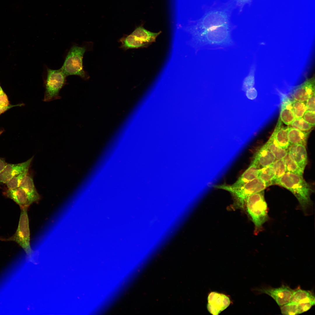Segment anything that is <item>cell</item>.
<instances>
[{"label": "cell", "instance_id": "obj_6", "mask_svg": "<svg viewBox=\"0 0 315 315\" xmlns=\"http://www.w3.org/2000/svg\"><path fill=\"white\" fill-rule=\"evenodd\" d=\"M245 206L254 225L255 232H257L268 219L267 205L265 199L264 191L248 197L246 200Z\"/></svg>", "mask_w": 315, "mask_h": 315}, {"label": "cell", "instance_id": "obj_22", "mask_svg": "<svg viewBox=\"0 0 315 315\" xmlns=\"http://www.w3.org/2000/svg\"><path fill=\"white\" fill-rule=\"evenodd\" d=\"M264 145L272 153L276 159H283L288 153L287 150L280 147L272 135Z\"/></svg>", "mask_w": 315, "mask_h": 315}, {"label": "cell", "instance_id": "obj_35", "mask_svg": "<svg viewBox=\"0 0 315 315\" xmlns=\"http://www.w3.org/2000/svg\"><path fill=\"white\" fill-rule=\"evenodd\" d=\"M251 0H235L236 6L239 7L240 11L242 10L244 6Z\"/></svg>", "mask_w": 315, "mask_h": 315}, {"label": "cell", "instance_id": "obj_31", "mask_svg": "<svg viewBox=\"0 0 315 315\" xmlns=\"http://www.w3.org/2000/svg\"><path fill=\"white\" fill-rule=\"evenodd\" d=\"M17 106L12 105L10 104L8 97L0 85V106L13 107Z\"/></svg>", "mask_w": 315, "mask_h": 315}, {"label": "cell", "instance_id": "obj_16", "mask_svg": "<svg viewBox=\"0 0 315 315\" xmlns=\"http://www.w3.org/2000/svg\"><path fill=\"white\" fill-rule=\"evenodd\" d=\"M255 159L248 168L233 184L230 185L232 187L241 186L258 177L260 168Z\"/></svg>", "mask_w": 315, "mask_h": 315}, {"label": "cell", "instance_id": "obj_37", "mask_svg": "<svg viewBox=\"0 0 315 315\" xmlns=\"http://www.w3.org/2000/svg\"><path fill=\"white\" fill-rule=\"evenodd\" d=\"M10 108V107H0V115Z\"/></svg>", "mask_w": 315, "mask_h": 315}, {"label": "cell", "instance_id": "obj_38", "mask_svg": "<svg viewBox=\"0 0 315 315\" xmlns=\"http://www.w3.org/2000/svg\"><path fill=\"white\" fill-rule=\"evenodd\" d=\"M1 133L0 132V134Z\"/></svg>", "mask_w": 315, "mask_h": 315}, {"label": "cell", "instance_id": "obj_21", "mask_svg": "<svg viewBox=\"0 0 315 315\" xmlns=\"http://www.w3.org/2000/svg\"><path fill=\"white\" fill-rule=\"evenodd\" d=\"M290 302L296 303L315 302V297L311 291L303 290L298 287L293 290Z\"/></svg>", "mask_w": 315, "mask_h": 315}, {"label": "cell", "instance_id": "obj_19", "mask_svg": "<svg viewBox=\"0 0 315 315\" xmlns=\"http://www.w3.org/2000/svg\"><path fill=\"white\" fill-rule=\"evenodd\" d=\"M310 131L305 132L288 126V135L290 145L301 144L306 146Z\"/></svg>", "mask_w": 315, "mask_h": 315}, {"label": "cell", "instance_id": "obj_4", "mask_svg": "<svg viewBox=\"0 0 315 315\" xmlns=\"http://www.w3.org/2000/svg\"><path fill=\"white\" fill-rule=\"evenodd\" d=\"M42 76L45 89L43 101L49 102L61 98L59 92L67 83V76L61 68L52 69L45 65Z\"/></svg>", "mask_w": 315, "mask_h": 315}, {"label": "cell", "instance_id": "obj_1", "mask_svg": "<svg viewBox=\"0 0 315 315\" xmlns=\"http://www.w3.org/2000/svg\"><path fill=\"white\" fill-rule=\"evenodd\" d=\"M236 6L235 0H232L220 6L206 11L200 19L188 27L190 35L200 34L213 28L230 22L232 13Z\"/></svg>", "mask_w": 315, "mask_h": 315}, {"label": "cell", "instance_id": "obj_17", "mask_svg": "<svg viewBox=\"0 0 315 315\" xmlns=\"http://www.w3.org/2000/svg\"><path fill=\"white\" fill-rule=\"evenodd\" d=\"M282 122L279 117L274 130L271 135L280 147L287 150L290 145L288 135V126L284 127L283 126Z\"/></svg>", "mask_w": 315, "mask_h": 315}, {"label": "cell", "instance_id": "obj_12", "mask_svg": "<svg viewBox=\"0 0 315 315\" xmlns=\"http://www.w3.org/2000/svg\"><path fill=\"white\" fill-rule=\"evenodd\" d=\"M3 194L15 202L20 208H28L32 204L38 201L20 187L14 189H7L3 192Z\"/></svg>", "mask_w": 315, "mask_h": 315}, {"label": "cell", "instance_id": "obj_13", "mask_svg": "<svg viewBox=\"0 0 315 315\" xmlns=\"http://www.w3.org/2000/svg\"><path fill=\"white\" fill-rule=\"evenodd\" d=\"M315 93V79L314 76L307 79L301 84L295 87L292 92L294 100L306 102Z\"/></svg>", "mask_w": 315, "mask_h": 315}, {"label": "cell", "instance_id": "obj_10", "mask_svg": "<svg viewBox=\"0 0 315 315\" xmlns=\"http://www.w3.org/2000/svg\"><path fill=\"white\" fill-rule=\"evenodd\" d=\"M207 300V309L213 315H218L227 308L230 303L228 297L215 292H211L209 294Z\"/></svg>", "mask_w": 315, "mask_h": 315}, {"label": "cell", "instance_id": "obj_15", "mask_svg": "<svg viewBox=\"0 0 315 315\" xmlns=\"http://www.w3.org/2000/svg\"><path fill=\"white\" fill-rule=\"evenodd\" d=\"M280 118L286 125H289L295 119L292 109V102L285 94H281Z\"/></svg>", "mask_w": 315, "mask_h": 315}, {"label": "cell", "instance_id": "obj_5", "mask_svg": "<svg viewBox=\"0 0 315 315\" xmlns=\"http://www.w3.org/2000/svg\"><path fill=\"white\" fill-rule=\"evenodd\" d=\"M87 50L85 45L80 46L74 43L66 52L61 68L67 76L76 75L84 79L88 78L83 69V62L84 54Z\"/></svg>", "mask_w": 315, "mask_h": 315}, {"label": "cell", "instance_id": "obj_29", "mask_svg": "<svg viewBox=\"0 0 315 315\" xmlns=\"http://www.w3.org/2000/svg\"><path fill=\"white\" fill-rule=\"evenodd\" d=\"M255 68L254 65L251 67L248 75L244 78L243 80L242 90L246 91L247 90L253 87L255 83L254 73Z\"/></svg>", "mask_w": 315, "mask_h": 315}, {"label": "cell", "instance_id": "obj_34", "mask_svg": "<svg viewBox=\"0 0 315 315\" xmlns=\"http://www.w3.org/2000/svg\"><path fill=\"white\" fill-rule=\"evenodd\" d=\"M257 92L256 89L253 87L250 88L246 91V96L247 97L251 100H253L257 97Z\"/></svg>", "mask_w": 315, "mask_h": 315}, {"label": "cell", "instance_id": "obj_30", "mask_svg": "<svg viewBox=\"0 0 315 315\" xmlns=\"http://www.w3.org/2000/svg\"><path fill=\"white\" fill-rule=\"evenodd\" d=\"M28 174V172H24L12 177L5 183L7 189H14L19 187L22 181Z\"/></svg>", "mask_w": 315, "mask_h": 315}, {"label": "cell", "instance_id": "obj_27", "mask_svg": "<svg viewBox=\"0 0 315 315\" xmlns=\"http://www.w3.org/2000/svg\"><path fill=\"white\" fill-rule=\"evenodd\" d=\"M292 109L295 118H302L304 113L307 111L306 102L293 101Z\"/></svg>", "mask_w": 315, "mask_h": 315}, {"label": "cell", "instance_id": "obj_25", "mask_svg": "<svg viewBox=\"0 0 315 315\" xmlns=\"http://www.w3.org/2000/svg\"><path fill=\"white\" fill-rule=\"evenodd\" d=\"M283 159L285 163L286 172L303 176L304 171L290 157L288 153Z\"/></svg>", "mask_w": 315, "mask_h": 315}, {"label": "cell", "instance_id": "obj_8", "mask_svg": "<svg viewBox=\"0 0 315 315\" xmlns=\"http://www.w3.org/2000/svg\"><path fill=\"white\" fill-rule=\"evenodd\" d=\"M27 208H21V212L18 227L15 234L7 239H0L5 241H14L24 250L28 258H30L32 251L30 242V231L27 213Z\"/></svg>", "mask_w": 315, "mask_h": 315}, {"label": "cell", "instance_id": "obj_28", "mask_svg": "<svg viewBox=\"0 0 315 315\" xmlns=\"http://www.w3.org/2000/svg\"><path fill=\"white\" fill-rule=\"evenodd\" d=\"M291 127L302 131H310L313 126L306 122L302 118H295L290 125Z\"/></svg>", "mask_w": 315, "mask_h": 315}, {"label": "cell", "instance_id": "obj_32", "mask_svg": "<svg viewBox=\"0 0 315 315\" xmlns=\"http://www.w3.org/2000/svg\"><path fill=\"white\" fill-rule=\"evenodd\" d=\"M302 118L307 123L314 126L315 112L307 110L304 113Z\"/></svg>", "mask_w": 315, "mask_h": 315}, {"label": "cell", "instance_id": "obj_33", "mask_svg": "<svg viewBox=\"0 0 315 315\" xmlns=\"http://www.w3.org/2000/svg\"><path fill=\"white\" fill-rule=\"evenodd\" d=\"M306 105L307 110L315 112V93L307 100Z\"/></svg>", "mask_w": 315, "mask_h": 315}, {"label": "cell", "instance_id": "obj_24", "mask_svg": "<svg viewBox=\"0 0 315 315\" xmlns=\"http://www.w3.org/2000/svg\"><path fill=\"white\" fill-rule=\"evenodd\" d=\"M258 177L265 183L267 187L273 184L275 174L272 165L260 168Z\"/></svg>", "mask_w": 315, "mask_h": 315}, {"label": "cell", "instance_id": "obj_3", "mask_svg": "<svg viewBox=\"0 0 315 315\" xmlns=\"http://www.w3.org/2000/svg\"><path fill=\"white\" fill-rule=\"evenodd\" d=\"M274 184L284 187L291 192L303 210H306L310 204V195L312 190L303 176L286 172L281 177L275 180Z\"/></svg>", "mask_w": 315, "mask_h": 315}, {"label": "cell", "instance_id": "obj_36", "mask_svg": "<svg viewBox=\"0 0 315 315\" xmlns=\"http://www.w3.org/2000/svg\"><path fill=\"white\" fill-rule=\"evenodd\" d=\"M7 163L4 158H0V172L3 169Z\"/></svg>", "mask_w": 315, "mask_h": 315}, {"label": "cell", "instance_id": "obj_20", "mask_svg": "<svg viewBox=\"0 0 315 315\" xmlns=\"http://www.w3.org/2000/svg\"><path fill=\"white\" fill-rule=\"evenodd\" d=\"M161 32H153L149 31L142 26L136 28L132 34L141 41L150 44L155 41Z\"/></svg>", "mask_w": 315, "mask_h": 315}, {"label": "cell", "instance_id": "obj_11", "mask_svg": "<svg viewBox=\"0 0 315 315\" xmlns=\"http://www.w3.org/2000/svg\"><path fill=\"white\" fill-rule=\"evenodd\" d=\"M33 158L32 157L27 161L21 163H7L0 172V184H5L11 178L17 174L28 172Z\"/></svg>", "mask_w": 315, "mask_h": 315}, {"label": "cell", "instance_id": "obj_26", "mask_svg": "<svg viewBox=\"0 0 315 315\" xmlns=\"http://www.w3.org/2000/svg\"><path fill=\"white\" fill-rule=\"evenodd\" d=\"M271 165L274 173V181L281 177L286 172V166L283 159H276Z\"/></svg>", "mask_w": 315, "mask_h": 315}, {"label": "cell", "instance_id": "obj_14", "mask_svg": "<svg viewBox=\"0 0 315 315\" xmlns=\"http://www.w3.org/2000/svg\"><path fill=\"white\" fill-rule=\"evenodd\" d=\"M287 150L290 157L304 171L308 162L306 146L301 144H291Z\"/></svg>", "mask_w": 315, "mask_h": 315}, {"label": "cell", "instance_id": "obj_18", "mask_svg": "<svg viewBox=\"0 0 315 315\" xmlns=\"http://www.w3.org/2000/svg\"><path fill=\"white\" fill-rule=\"evenodd\" d=\"M254 158L261 168L271 165L276 160L274 155L264 145L256 152Z\"/></svg>", "mask_w": 315, "mask_h": 315}, {"label": "cell", "instance_id": "obj_23", "mask_svg": "<svg viewBox=\"0 0 315 315\" xmlns=\"http://www.w3.org/2000/svg\"><path fill=\"white\" fill-rule=\"evenodd\" d=\"M120 41L122 46L125 49L146 47L150 44L141 41L132 34L122 38Z\"/></svg>", "mask_w": 315, "mask_h": 315}, {"label": "cell", "instance_id": "obj_9", "mask_svg": "<svg viewBox=\"0 0 315 315\" xmlns=\"http://www.w3.org/2000/svg\"><path fill=\"white\" fill-rule=\"evenodd\" d=\"M293 290L284 285H282L278 288H273L268 286H263L257 289L259 293L269 295L280 306L290 302Z\"/></svg>", "mask_w": 315, "mask_h": 315}, {"label": "cell", "instance_id": "obj_2", "mask_svg": "<svg viewBox=\"0 0 315 315\" xmlns=\"http://www.w3.org/2000/svg\"><path fill=\"white\" fill-rule=\"evenodd\" d=\"M233 27L230 23L215 27L199 35L192 36L187 44L196 50L206 46L225 47L233 46Z\"/></svg>", "mask_w": 315, "mask_h": 315}, {"label": "cell", "instance_id": "obj_7", "mask_svg": "<svg viewBox=\"0 0 315 315\" xmlns=\"http://www.w3.org/2000/svg\"><path fill=\"white\" fill-rule=\"evenodd\" d=\"M214 187L229 192L234 198L235 206L241 208L245 206V201L248 197L264 190L267 187L265 183L258 177L239 187H232L226 184L215 185Z\"/></svg>", "mask_w": 315, "mask_h": 315}]
</instances>
